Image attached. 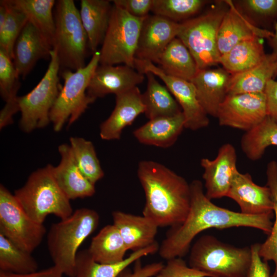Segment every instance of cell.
Returning <instances> with one entry per match:
<instances>
[{"instance_id": "d6a6232c", "label": "cell", "mask_w": 277, "mask_h": 277, "mask_svg": "<svg viewBox=\"0 0 277 277\" xmlns=\"http://www.w3.org/2000/svg\"><path fill=\"white\" fill-rule=\"evenodd\" d=\"M277 146V123L269 116L250 130L241 140V147L251 161L260 160L269 146Z\"/></svg>"}, {"instance_id": "4dcf8cb0", "label": "cell", "mask_w": 277, "mask_h": 277, "mask_svg": "<svg viewBox=\"0 0 277 277\" xmlns=\"http://www.w3.org/2000/svg\"><path fill=\"white\" fill-rule=\"evenodd\" d=\"M157 64L166 74L190 82L199 70L190 52L178 37L168 45Z\"/></svg>"}, {"instance_id": "ffe728a7", "label": "cell", "mask_w": 277, "mask_h": 277, "mask_svg": "<svg viewBox=\"0 0 277 277\" xmlns=\"http://www.w3.org/2000/svg\"><path fill=\"white\" fill-rule=\"evenodd\" d=\"M58 150L61 159L57 166H53V174L62 191L70 200L93 196L95 185L81 172L70 145L62 144Z\"/></svg>"}, {"instance_id": "6da1fadb", "label": "cell", "mask_w": 277, "mask_h": 277, "mask_svg": "<svg viewBox=\"0 0 277 277\" xmlns=\"http://www.w3.org/2000/svg\"><path fill=\"white\" fill-rule=\"evenodd\" d=\"M189 211L183 223L171 227L160 245V255L165 260L182 258L189 251L194 238L210 228L223 229L248 227L260 229L269 235L273 225V213L247 215L224 208L213 204L205 195L202 182L190 184Z\"/></svg>"}, {"instance_id": "7402d4cb", "label": "cell", "mask_w": 277, "mask_h": 277, "mask_svg": "<svg viewBox=\"0 0 277 277\" xmlns=\"http://www.w3.org/2000/svg\"><path fill=\"white\" fill-rule=\"evenodd\" d=\"M112 218L128 250L135 251L156 242L159 227L151 219L119 210L112 212Z\"/></svg>"}, {"instance_id": "5bb4252c", "label": "cell", "mask_w": 277, "mask_h": 277, "mask_svg": "<svg viewBox=\"0 0 277 277\" xmlns=\"http://www.w3.org/2000/svg\"><path fill=\"white\" fill-rule=\"evenodd\" d=\"M181 28V23L149 14L142 25L135 58L157 64L168 45L177 37Z\"/></svg>"}, {"instance_id": "83f0119b", "label": "cell", "mask_w": 277, "mask_h": 277, "mask_svg": "<svg viewBox=\"0 0 277 277\" xmlns=\"http://www.w3.org/2000/svg\"><path fill=\"white\" fill-rule=\"evenodd\" d=\"M145 74L147 85L146 90L142 93V100L146 117L150 120L172 116L182 112L179 104L167 88L161 84L152 73Z\"/></svg>"}, {"instance_id": "e0dca14e", "label": "cell", "mask_w": 277, "mask_h": 277, "mask_svg": "<svg viewBox=\"0 0 277 277\" xmlns=\"http://www.w3.org/2000/svg\"><path fill=\"white\" fill-rule=\"evenodd\" d=\"M227 196L239 205L243 214L273 213L274 203L270 188L254 183L249 173L239 171L235 173Z\"/></svg>"}, {"instance_id": "f6af8a7d", "label": "cell", "mask_w": 277, "mask_h": 277, "mask_svg": "<svg viewBox=\"0 0 277 277\" xmlns=\"http://www.w3.org/2000/svg\"><path fill=\"white\" fill-rule=\"evenodd\" d=\"M268 116L277 123V81L270 80L265 90Z\"/></svg>"}, {"instance_id": "44dd1931", "label": "cell", "mask_w": 277, "mask_h": 277, "mask_svg": "<svg viewBox=\"0 0 277 277\" xmlns=\"http://www.w3.org/2000/svg\"><path fill=\"white\" fill-rule=\"evenodd\" d=\"M52 49L29 21L18 36L13 49V64L19 76L25 77L41 58H50Z\"/></svg>"}, {"instance_id": "d6986e66", "label": "cell", "mask_w": 277, "mask_h": 277, "mask_svg": "<svg viewBox=\"0 0 277 277\" xmlns=\"http://www.w3.org/2000/svg\"><path fill=\"white\" fill-rule=\"evenodd\" d=\"M144 112L142 93L138 87L116 95L113 111L100 126L101 138L107 141L120 139L123 129Z\"/></svg>"}, {"instance_id": "ab89813d", "label": "cell", "mask_w": 277, "mask_h": 277, "mask_svg": "<svg viewBox=\"0 0 277 277\" xmlns=\"http://www.w3.org/2000/svg\"><path fill=\"white\" fill-rule=\"evenodd\" d=\"M153 277H209L202 271L188 266L182 258L167 260L160 271Z\"/></svg>"}, {"instance_id": "836d02e7", "label": "cell", "mask_w": 277, "mask_h": 277, "mask_svg": "<svg viewBox=\"0 0 277 277\" xmlns=\"http://www.w3.org/2000/svg\"><path fill=\"white\" fill-rule=\"evenodd\" d=\"M37 269V263L31 252L0 234V272L23 274Z\"/></svg>"}, {"instance_id": "30bf717a", "label": "cell", "mask_w": 277, "mask_h": 277, "mask_svg": "<svg viewBox=\"0 0 277 277\" xmlns=\"http://www.w3.org/2000/svg\"><path fill=\"white\" fill-rule=\"evenodd\" d=\"M225 11H211L181 23L177 36L188 49L199 70L219 64L217 34Z\"/></svg>"}, {"instance_id": "bcb514c9", "label": "cell", "mask_w": 277, "mask_h": 277, "mask_svg": "<svg viewBox=\"0 0 277 277\" xmlns=\"http://www.w3.org/2000/svg\"><path fill=\"white\" fill-rule=\"evenodd\" d=\"M17 97L6 102L5 105L1 110L0 112L1 129L13 123V115L19 111Z\"/></svg>"}, {"instance_id": "ac0fdd59", "label": "cell", "mask_w": 277, "mask_h": 277, "mask_svg": "<svg viewBox=\"0 0 277 277\" xmlns=\"http://www.w3.org/2000/svg\"><path fill=\"white\" fill-rule=\"evenodd\" d=\"M229 9L224 14L217 34V45L222 55L238 43L259 37L269 39L273 32L259 28L243 14L230 1H226Z\"/></svg>"}, {"instance_id": "52a82bcc", "label": "cell", "mask_w": 277, "mask_h": 277, "mask_svg": "<svg viewBox=\"0 0 277 277\" xmlns=\"http://www.w3.org/2000/svg\"><path fill=\"white\" fill-rule=\"evenodd\" d=\"M99 64L100 52L97 51L85 67L74 71H62L64 86L50 112V122L55 131H61L68 119V126L72 124L95 101L87 95V89Z\"/></svg>"}, {"instance_id": "7c38bea8", "label": "cell", "mask_w": 277, "mask_h": 277, "mask_svg": "<svg viewBox=\"0 0 277 277\" xmlns=\"http://www.w3.org/2000/svg\"><path fill=\"white\" fill-rule=\"evenodd\" d=\"M134 68L144 74L151 72L164 83L182 109L185 119V128L197 130L208 126V114L202 106L191 82L168 75L148 61L135 58Z\"/></svg>"}, {"instance_id": "d4e9b609", "label": "cell", "mask_w": 277, "mask_h": 277, "mask_svg": "<svg viewBox=\"0 0 277 277\" xmlns=\"http://www.w3.org/2000/svg\"><path fill=\"white\" fill-rule=\"evenodd\" d=\"M184 128L185 119L182 112L172 116L150 120L135 130L133 135L143 144L166 148L175 143Z\"/></svg>"}, {"instance_id": "cb8c5ba5", "label": "cell", "mask_w": 277, "mask_h": 277, "mask_svg": "<svg viewBox=\"0 0 277 277\" xmlns=\"http://www.w3.org/2000/svg\"><path fill=\"white\" fill-rule=\"evenodd\" d=\"M108 0H81L80 15L93 54L102 44L109 24L113 5Z\"/></svg>"}, {"instance_id": "c3c4849f", "label": "cell", "mask_w": 277, "mask_h": 277, "mask_svg": "<svg viewBox=\"0 0 277 277\" xmlns=\"http://www.w3.org/2000/svg\"><path fill=\"white\" fill-rule=\"evenodd\" d=\"M274 30L273 35L268 40L272 50L271 54L277 59V22H275L274 25Z\"/></svg>"}, {"instance_id": "f35d334b", "label": "cell", "mask_w": 277, "mask_h": 277, "mask_svg": "<svg viewBox=\"0 0 277 277\" xmlns=\"http://www.w3.org/2000/svg\"><path fill=\"white\" fill-rule=\"evenodd\" d=\"M12 60L0 48V93L6 102L17 97L20 82Z\"/></svg>"}, {"instance_id": "1f68e13d", "label": "cell", "mask_w": 277, "mask_h": 277, "mask_svg": "<svg viewBox=\"0 0 277 277\" xmlns=\"http://www.w3.org/2000/svg\"><path fill=\"white\" fill-rule=\"evenodd\" d=\"M11 4L23 11L38 30L52 50L55 32L53 9L54 0H9Z\"/></svg>"}, {"instance_id": "8d00e7d4", "label": "cell", "mask_w": 277, "mask_h": 277, "mask_svg": "<svg viewBox=\"0 0 277 277\" xmlns=\"http://www.w3.org/2000/svg\"><path fill=\"white\" fill-rule=\"evenodd\" d=\"M3 1L7 6V15L3 27L0 29V48L13 60L15 42L28 19L23 11L9 0Z\"/></svg>"}, {"instance_id": "d590c367", "label": "cell", "mask_w": 277, "mask_h": 277, "mask_svg": "<svg viewBox=\"0 0 277 277\" xmlns=\"http://www.w3.org/2000/svg\"><path fill=\"white\" fill-rule=\"evenodd\" d=\"M267 186L270 188L274 203V222L268 238L260 244L259 253L265 261H272L275 269L271 277H277V162L271 161L266 168Z\"/></svg>"}, {"instance_id": "b9f144b4", "label": "cell", "mask_w": 277, "mask_h": 277, "mask_svg": "<svg viewBox=\"0 0 277 277\" xmlns=\"http://www.w3.org/2000/svg\"><path fill=\"white\" fill-rule=\"evenodd\" d=\"M164 265L161 262L143 265L140 259L134 262L133 270L127 267L121 272L117 277H153Z\"/></svg>"}, {"instance_id": "7dc6e473", "label": "cell", "mask_w": 277, "mask_h": 277, "mask_svg": "<svg viewBox=\"0 0 277 277\" xmlns=\"http://www.w3.org/2000/svg\"><path fill=\"white\" fill-rule=\"evenodd\" d=\"M60 268L53 265L49 268L23 274L0 272V277H63Z\"/></svg>"}, {"instance_id": "8992f818", "label": "cell", "mask_w": 277, "mask_h": 277, "mask_svg": "<svg viewBox=\"0 0 277 277\" xmlns=\"http://www.w3.org/2000/svg\"><path fill=\"white\" fill-rule=\"evenodd\" d=\"M54 16L53 49L57 52L61 67L76 71L85 67L88 40L74 1H56Z\"/></svg>"}, {"instance_id": "60d3db41", "label": "cell", "mask_w": 277, "mask_h": 277, "mask_svg": "<svg viewBox=\"0 0 277 277\" xmlns=\"http://www.w3.org/2000/svg\"><path fill=\"white\" fill-rule=\"evenodd\" d=\"M153 0H114L113 4L129 14L138 18H145L151 11Z\"/></svg>"}, {"instance_id": "74e56055", "label": "cell", "mask_w": 277, "mask_h": 277, "mask_svg": "<svg viewBox=\"0 0 277 277\" xmlns=\"http://www.w3.org/2000/svg\"><path fill=\"white\" fill-rule=\"evenodd\" d=\"M205 3L202 0H153L151 12L177 22L196 14Z\"/></svg>"}, {"instance_id": "9a60e30c", "label": "cell", "mask_w": 277, "mask_h": 277, "mask_svg": "<svg viewBox=\"0 0 277 277\" xmlns=\"http://www.w3.org/2000/svg\"><path fill=\"white\" fill-rule=\"evenodd\" d=\"M236 153L234 146L226 143L220 147L212 160L201 159L204 169L206 196L210 200L227 196L236 168Z\"/></svg>"}, {"instance_id": "8fae6325", "label": "cell", "mask_w": 277, "mask_h": 277, "mask_svg": "<svg viewBox=\"0 0 277 277\" xmlns=\"http://www.w3.org/2000/svg\"><path fill=\"white\" fill-rule=\"evenodd\" d=\"M46 233L43 224L33 221L12 194L0 185V234L24 250L32 253Z\"/></svg>"}, {"instance_id": "e575fe53", "label": "cell", "mask_w": 277, "mask_h": 277, "mask_svg": "<svg viewBox=\"0 0 277 277\" xmlns=\"http://www.w3.org/2000/svg\"><path fill=\"white\" fill-rule=\"evenodd\" d=\"M70 146L76 164L84 176L94 185L104 176L93 143L84 138L71 137Z\"/></svg>"}, {"instance_id": "603a6c76", "label": "cell", "mask_w": 277, "mask_h": 277, "mask_svg": "<svg viewBox=\"0 0 277 277\" xmlns=\"http://www.w3.org/2000/svg\"><path fill=\"white\" fill-rule=\"evenodd\" d=\"M231 75L224 68L199 70L191 80L198 98L208 115L216 117L219 108L227 95Z\"/></svg>"}, {"instance_id": "5b68a950", "label": "cell", "mask_w": 277, "mask_h": 277, "mask_svg": "<svg viewBox=\"0 0 277 277\" xmlns=\"http://www.w3.org/2000/svg\"><path fill=\"white\" fill-rule=\"evenodd\" d=\"M251 262L250 247H236L204 235L191 247L189 266L209 277H245Z\"/></svg>"}, {"instance_id": "2e32d148", "label": "cell", "mask_w": 277, "mask_h": 277, "mask_svg": "<svg viewBox=\"0 0 277 277\" xmlns=\"http://www.w3.org/2000/svg\"><path fill=\"white\" fill-rule=\"evenodd\" d=\"M144 79V74L127 65L100 64L90 81L87 94L94 101L109 94L116 95L137 87Z\"/></svg>"}, {"instance_id": "ba28073f", "label": "cell", "mask_w": 277, "mask_h": 277, "mask_svg": "<svg viewBox=\"0 0 277 277\" xmlns=\"http://www.w3.org/2000/svg\"><path fill=\"white\" fill-rule=\"evenodd\" d=\"M145 18L133 16L113 4L108 28L99 51L100 64H123L134 68L138 42Z\"/></svg>"}, {"instance_id": "277c9868", "label": "cell", "mask_w": 277, "mask_h": 277, "mask_svg": "<svg viewBox=\"0 0 277 277\" xmlns=\"http://www.w3.org/2000/svg\"><path fill=\"white\" fill-rule=\"evenodd\" d=\"M14 195L28 215L39 224H43L49 214L64 220L73 212L70 200L57 185L50 164L33 172Z\"/></svg>"}, {"instance_id": "7bdbcfd3", "label": "cell", "mask_w": 277, "mask_h": 277, "mask_svg": "<svg viewBox=\"0 0 277 277\" xmlns=\"http://www.w3.org/2000/svg\"><path fill=\"white\" fill-rule=\"evenodd\" d=\"M260 244L255 243L250 246L251 262L245 277H271L268 262L264 261L259 255Z\"/></svg>"}, {"instance_id": "f1b7e54d", "label": "cell", "mask_w": 277, "mask_h": 277, "mask_svg": "<svg viewBox=\"0 0 277 277\" xmlns=\"http://www.w3.org/2000/svg\"><path fill=\"white\" fill-rule=\"evenodd\" d=\"M87 249L95 261L103 264L122 262L128 251L120 231L113 224L103 227L92 239Z\"/></svg>"}, {"instance_id": "4fadbf2b", "label": "cell", "mask_w": 277, "mask_h": 277, "mask_svg": "<svg viewBox=\"0 0 277 277\" xmlns=\"http://www.w3.org/2000/svg\"><path fill=\"white\" fill-rule=\"evenodd\" d=\"M267 116L265 92L228 94L217 113L219 125L247 131Z\"/></svg>"}, {"instance_id": "7a4b0ae2", "label": "cell", "mask_w": 277, "mask_h": 277, "mask_svg": "<svg viewBox=\"0 0 277 277\" xmlns=\"http://www.w3.org/2000/svg\"><path fill=\"white\" fill-rule=\"evenodd\" d=\"M137 175L145 196L143 215L159 227L182 224L190 209V184L164 165L153 161L140 162Z\"/></svg>"}, {"instance_id": "484cf974", "label": "cell", "mask_w": 277, "mask_h": 277, "mask_svg": "<svg viewBox=\"0 0 277 277\" xmlns=\"http://www.w3.org/2000/svg\"><path fill=\"white\" fill-rule=\"evenodd\" d=\"M159 246L156 242L146 248L133 251L122 262L113 264L98 263L93 259L88 249L82 250L76 255L74 274L69 277H117L137 260L157 252Z\"/></svg>"}, {"instance_id": "f546056e", "label": "cell", "mask_w": 277, "mask_h": 277, "mask_svg": "<svg viewBox=\"0 0 277 277\" xmlns=\"http://www.w3.org/2000/svg\"><path fill=\"white\" fill-rule=\"evenodd\" d=\"M261 38L243 41L220 56L219 64L230 75L247 71L258 65L265 57Z\"/></svg>"}, {"instance_id": "4316f807", "label": "cell", "mask_w": 277, "mask_h": 277, "mask_svg": "<svg viewBox=\"0 0 277 277\" xmlns=\"http://www.w3.org/2000/svg\"><path fill=\"white\" fill-rule=\"evenodd\" d=\"M277 76V59L266 54L258 65L243 72L231 75L227 95L264 92L267 83Z\"/></svg>"}, {"instance_id": "3957f363", "label": "cell", "mask_w": 277, "mask_h": 277, "mask_svg": "<svg viewBox=\"0 0 277 277\" xmlns=\"http://www.w3.org/2000/svg\"><path fill=\"white\" fill-rule=\"evenodd\" d=\"M99 222L97 211L81 208L68 217L51 225L47 240L49 254L54 265L68 277L74 274L79 247L96 229Z\"/></svg>"}, {"instance_id": "9c48e42d", "label": "cell", "mask_w": 277, "mask_h": 277, "mask_svg": "<svg viewBox=\"0 0 277 277\" xmlns=\"http://www.w3.org/2000/svg\"><path fill=\"white\" fill-rule=\"evenodd\" d=\"M60 68L57 52L53 49L47 70L40 82L28 93L17 97L21 112L19 125L23 131L29 133L47 126L50 122V112L61 89Z\"/></svg>"}, {"instance_id": "ee69618b", "label": "cell", "mask_w": 277, "mask_h": 277, "mask_svg": "<svg viewBox=\"0 0 277 277\" xmlns=\"http://www.w3.org/2000/svg\"><path fill=\"white\" fill-rule=\"evenodd\" d=\"M244 4L248 9L264 18L277 16V0H247Z\"/></svg>"}]
</instances>
